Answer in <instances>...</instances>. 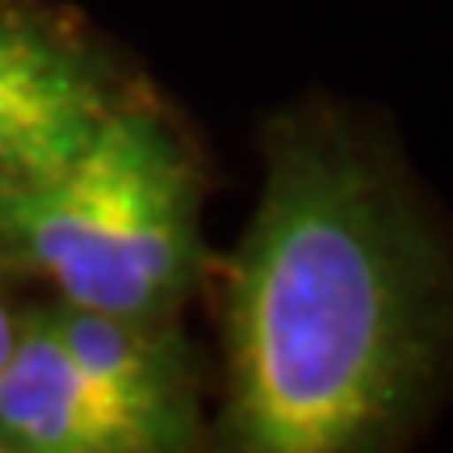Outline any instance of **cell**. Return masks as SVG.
Wrapping results in <instances>:
<instances>
[{"label":"cell","instance_id":"3957f363","mask_svg":"<svg viewBox=\"0 0 453 453\" xmlns=\"http://www.w3.org/2000/svg\"><path fill=\"white\" fill-rule=\"evenodd\" d=\"M130 93L81 17L0 0V194L64 168Z\"/></svg>","mask_w":453,"mask_h":453},{"label":"cell","instance_id":"5b68a950","mask_svg":"<svg viewBox=\"0 0 453 453\" xmlns=\"http://www.w3.org/2000/svg\"><path fill=\"white\" fill-rule=\"evenodd\" d=\"M38 307L84 373L156 416L185 453L206 445L211 428L202 420L197 353L177 319H134L113 311L72 307L59 298H47Z\"/></svg>","mask_w":453,"mask_h":453},{"label":"cell","instance_id":"6da1fadb","mask_svg":"<svg viewBox=\"0 0 453 453\" xmlns=\"http://www.w3.org/2000/svg\"><path fill=\"white\" fill-rule=\"evenodd\" d=\"M231 453H382L453 378V235L399 143L340 101L260 130V189L226 265Z\"/></svg>","mask_w":453,"mask_h":453},{"label":"cell","instance_id":"7a4b0ae2","mask_svg":"<svg viewBox=\"0 0 453 453\" xmlns=\"http://www.w3.org/2000/svg\"><path fill=\"white\" fill-rule=\"evenodd\" d=\"M202 202L185 130L134 88L64 168L0 194V273L72 307L177 319L206 277Z\"/></svg>","mask_w":453,"mask_h":453},{"label":"cell","instance_id":"52a82bcc","mask_svg":"<svg viewBox=\"0 0 453 453\" xmlns=\"http://www.w3.org/2000/svg\"><path fill=\"white\" fill-rule=\"evenodd\" d=\"M0 453H9V449H4V441H0Z\"/></svg>","mask_w":453,"mask_h":453},{"label":"cell","instance_id":"8992f818","mask_svg":"<svg viewBox=\"0 0 453 453\" xmlns=\"http://www.w3.org/2000/svg\"><path fill=\"white\" fill-rule=\"evenodd\" d=\"M21 307H26V303L17 298V281L9 273H0V365H4V357H9V349H13Z\"/></svg>","mask_w":453,"mask_h":453},{"label":"cell","instance_id":"277c9868","mask_svg":"<svg viewBox=\"0 0 453 453\" xmlns=\"http://www.w3.org/2000/svg\"><path fill=\"white\" fill-rule=\"evenodd\" d=\"M0 441L9 453H185L156 416L72 361L38 303L21 307L0 365Z\"/></svg>","mask_w":453,"mask_h":453}]
</instances>
